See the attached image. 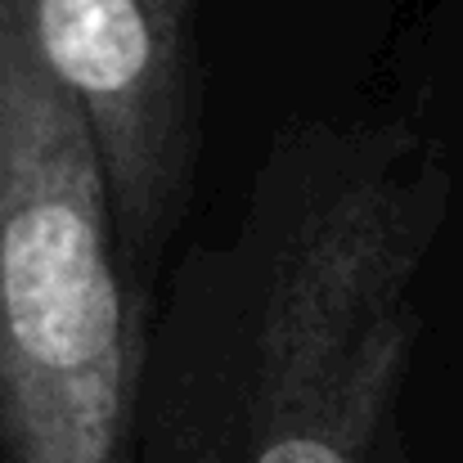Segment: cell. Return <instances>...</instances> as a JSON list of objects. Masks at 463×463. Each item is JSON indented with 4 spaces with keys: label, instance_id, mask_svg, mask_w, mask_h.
<instances>
[{
    "label": "cell",
    "instance_id": "1",
    "mask_svg": "<svg viewBox=\"0 0 463 463\" xmlns=\"http://www.w3.org/2000/svg\"><path fill=\"white\" fill-rule=\"evenodd\" d=\"M450 198L410 122H288L154 307L136 437L184 463H378Z\"/></svg>",
    "mask_w": 463,
    "mask_h": 463
},
{
    "label": "cell",
    "instance_id": "2",
    "mask_svg": "<svg viewBox=\"0 0 463 463\" xmlns=\"http://www.w3.org/2000/svg\"><path fill=\"white\" fill-rule=\"evenodd\" d=\"M149 324L86 122L0 18V463H131Z\"/></svg>",
    "mask_w": 463,
    "mask_h": 463
},
{
    "label": "cell",
    "instance_id": "3",
    "mask_svg": "<svg viewBox=\"0 0 463 463\" xmlns=\"http://www.w3.org/2000/svg\"><path fill=\"white\" fill-rule=\"evenodd\" d=\"M0 18L86 122L122 261L154 302L203 145L198 0H0Z\"/></svg>",
    "mask_w": 463,
    "mask_h": 463
},
{
    "label": "cell",
    "instance_id": "4",
    "mask_svg": "<svg viewBox=\"0 0 463 463\" xmlns=\"http://www.w3.org/2000/svg\"><path fill=\"white\" fill-rule=\"evenodd\" d=\"M387 463H396V446H392V455H387Z\"/></svg>",
    "mask_w": 463,
    "mask_h": 463
}]
</instances>
